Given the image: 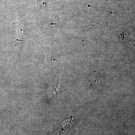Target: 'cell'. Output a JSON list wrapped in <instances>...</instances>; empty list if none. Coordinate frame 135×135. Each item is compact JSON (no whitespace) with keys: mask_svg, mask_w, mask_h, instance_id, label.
Wrapping results in <instances>:
<instances>
[{"mask_svg":"<svg viewBox=\"0 0 135 135\" xmlns=\"http://www.w3.org/2000/svg\"><path fill=\"white\" fill-rule=\"evenodd\" d=\"M17 34H18V39L19 41H20L22 37L23 36V29L22 24L20 23V22H17Z\"/></svg>","mask_w":135,"mask_h":135,"instance_id":"7a4b0ae2","label":"cell"},{"mask_svg":"<svg viewBox=\"0 0 135 135\" xmlns=\"http://www.w3.org/2000/svg\"><path fill=\"white\" fill-rule=\"evenodd\" d=\"M61 135V134L59 133V132H58V133H57V134H55V135Z\"/></svg>","mask_w":135,"mask_h":135,"instance_id":"3957f363","label":"cell"},{"mask_svg":"<svg viewBox=\"0 0 135 135\" xmlns=\"http://www.w3.org/2000/svg\"><path fill=\"white\" fill-rule=\"evenodd\" d=\"M75 123V119L73 118H71L63 121L61 124V125L63 128H71V127L74 125Z\"/></svg>","mask_w":135,"mask_h":135,"instance_id":"6da1fadb","label":"cell"}]
</instances>
